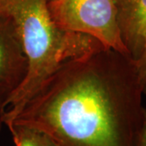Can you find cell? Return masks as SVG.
I'll use <instances>...</instances> for the list:
<instances>
[{
	"mask_svg": "<svg viewBox=\"0 0 146 146\" xmlns=\"http://www.w3.org/2000/svg\"><path fill=\"white\" fill-rule=\"evenodd\" d=\"M12 91L10 89L0 86V129L3 123V115L7 110V101L9 98Z\"/></svg>",
	"mask_w": 146,
	"mask_h": 146,
	"instance_id": "8",
	"label": "cell"
},
{
	"mask_svg": "<svg viewBox=\"0 0 146 146\" xmlns=\"http://www.w3.org/2000/svg\"><path fill=\"white\" fill-rule=\"evenodd\" d=\"M48 7L60 29L92 36L130 57L120 36L115 0H52Z\"/></svg>",
	"mask_w": 146,
	"mask_h": 146,
	"instance_id": "3",
	"label": "cell"
},
{
	"mask_svg": "<svg viewBox=\"0 0 146 146\" xmlns=\"http://www.w3.org/2000/svg\"><path fill=\"white\" fill-rule=\"evenodd\" d=\"M142 95L136 62L100 46L50 74L7 127H34L58 146H136Z\"/></svg>",
	"mask_w": 146,
	"mask_h": 146,
	"instance_id": "1",
	"label": "cell"
},
{
	"mask_svg": "<svg viewBox=\"0 0 146 146\" xmlns=\"http://www.w3.org/2000/svg\"><path fill=\"white\" fill-rule=\"evenodd\" d=\"M142 93L146 96V51L144 55L136 62Z\"/></svg>",
	"mask_w": 146,
	"mask_h": 146,
	"instance_id": "7",
	"label": "cell"
},
{
	"mask_svg": "<svg viewBox=\"0 0 146 146\" xmlns=\"http://www.w3.org/2000/svg\"><path fill=\"white\" fill-rule=\"evenodd\" d=\"M122 42L137 62L146 51V0H115Z\"/></svg>",
	"mask_w": 146,
	"mask_h": 146,
	"instance_id": "4",
	"label": "cell"
},
{
	"mask_svg": "<svg viewBox=\"0 0 146 146\" xmlns=\"http://www.w3.org/2000/svg\"><path fill=\"white\" fill-rule=\"evenodd\" d=\"M136 146H146V108L144 110L143 115V121L141 125V131L139 133L138 140L136 143Z\"/></svg>",
	"mask_w": 146,
	"mask_h": 146,
	"instance_id": "9",
	"label": "cell"
},
{
	"mask_svg": "<svg viewBox=\"0 0 146 146\" xmlns=\"http://www.w3.org/2000/svg\"><path fill=\"white\" fill-rule=\"evenodd\" d=\"M50 0H0V16L9 20L28 61L25 78L7 101L9 126L29 98L63 63L103 46L92 36L65 31L53 21Z\"/></svg>",
	"mask_w": 146,
	"mask_h": 146,
	"instance_id": "2",
	"label": "cell"
},
{
	"mask_svg": "<svg viewBox=\"0 0 146 146\" xmlns=\"http://www.w3.org/2000/svg\"><path fill=\"white\" fill-rule=\"evenodd\" d=\"M28 61L9 20L0 16V86L12 93L25 78Z\"/></svg>",
	"mask_w": 146,
	"mask_h": 146,
	"instance_id": "5",
	"label": "cell"
},
{
	"mask_svg": "<svg viewBox=\"0 0 146 146\" xmlns=\"http://www.w3.org/2000/svg\"><path fill=\"white\" fill-rule=\"evenodd\" d=\"M50 1H52V0H50Z\"/></svg>",
	"mask_w": 146,
	"mask_h": 146,
	"instance_id": "10",
	"label": "cell"
},
{
	"mask_svg": "<svg viewBox=\"0 0 146 146\" xmlns=\"http://www.w3.org/2000/svg\"><path fill=\"white\" fill-rule=\"evenodd\" d=\"M8 128L16 146H58L46 133L34 127L12 124Z\"/></svg>",
	"mask_w": 146,
	"mask_h": 146,
	"instance_id": "6",
	"label": "cell"
}]
</instances>
